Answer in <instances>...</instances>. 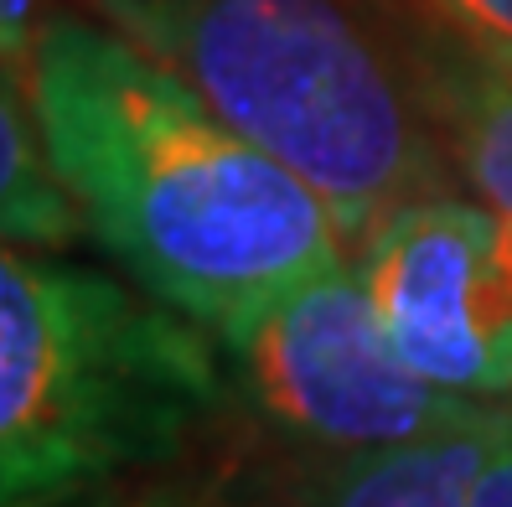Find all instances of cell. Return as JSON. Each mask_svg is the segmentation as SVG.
Masks as SVG:
<instances>
[{"label": "cell", "instance_id": "6da1fadb", "mask_svg": "<svg viewBox=\"0 0 512 507\" xmlns=\"http://www.w3.org/2000/svg\"><path fill=\"white\" fill-rule=\"evenodd\" d=\"M26 88L88 238L213 337L347 259L326 197L109 21L57 11L32 47Z\"/></svg>", "mask_w": 512, "mask_h": 507}, {"label": "cell", "instance_id": "7a4b0ae2", "mask_svg": "<svg viewBox=\"0 0 512 507\" xmlns=\"http://www.w3.org/2000/svg\"><path fill=\"white\" fill-rule=\"evenodd\" d=\"M161 57L337 213L363 249L399 207L456 192L419 68V0H78Z\"/></svg>", "mask_w": 512, "mask_h": 507}, {"label": "cell", "instance_id": "3957f363", "mask_svg": "<svg viewBox=\"0 0 512 507\" xmlns=\"http://www.w3.org/2000/svg\"><path fill=\"white\" fill-rule=\"evenodd\" d=\"M233 399L218 337L42 244L0 238V507L171 471Z\"/></svg>", "mask_w": 512, "mask_h": 507}, {"label": "cell", "instance_id": "277c9868", "mask_svg": "<svg viewBox=\"0 0 512 507\" xmlns=\"http://www.w3.org/2000/svg\"><path fill=\"white\" fill-rule=\"evenodd\" d=\"M218 347L233 394L269 430L331 461L466 425L487 409L425 383L394 352L357 259L326 264L233 316Z\"/></svg>", "mask_w": 512, "mask_h": 507}, {"label": "cell", "instance_id": "5b68a950", "mask_svg": "<svg viewBox=\"0 0 512 507\" xmlns=\"http://www.w3.org/2000/svg\"><path fill=\"white\" fill-rule=\"evenodd\" d=\"M368 301L404 363L445 394L512 399V223L435 192L383 218L357 254Z\"/></svg>", "mask_w": 512, "mask_h": 507}, {"label": "cell", "instance_id": "8992f818", "mask_svg": "<svg viewBox=\"0 0 512 507\" xmlns=\"http://www.w3.org/2000/svg\"><path fill=\"white\" fill-rule=\"evenodd\" d=\"M419 68L456 182L512 223V63L419 0Z\"/></svg>", "mask_w": 512, "mask_h": 507}, {"label": "cell", "instance_id": "52a82bcc", "mask_svg": "<svg viewBox=\"0 0 512 507\" xmlns=\"http://www.w3.org/2000/svg\"><path fill=\"white\" fill-rule=\"evenodd\" d=\"M507 420V404H487L466 425L337 456L316 482L311 507H471L481 466Z\"/></svg>", "mask_w": 512, "mask_h": 507}, {"label": "cell", "instance_id": "ba28073f", "mask_svg": "<svg viewBox=\"0 0 512 507\" xmlns=\"http://www.w3.org/2000/svg\"><path fill=\"white\" fill-rule=\"evenodd\" d=\"M0 238L42 249H68L88 238L78 202L52 171L26 73L11 63H0Z\"/></svg>", "mask_w": 512, "mask_h": 507}, {"label": "cell", "instance_id": "9c48e42d", "mask_svg": "<svg viewBox=\"0 0 512 507\" xmlns=\"http://www.w3.org/2000/svg\"><path fill=\"white\" fill-rule=\"evenodd\" d=\"M78 507H223L213 487L202 482H166V471L156 476H135V482H119L109 492L83 497Z\"/></svg>", "mask_w": 512, "mask_h": 507}, {"label": "cell", "instance_id": "30bf717a", "mask_svg": "<svg viewBox=\"0 0 512 507\" xmlns=\"http://www.w3.org/2000/svg\"><path fill=\"white\" fill-rule=\"evenodd\" d=\"M68 6L73 0H0V63H11L16 73H26L42 26L57 11H68Z\"/></svg>", "mask_w": 512, "mask_h": 507}, {"label": "cell", "instance_id": "8fae6325", "mask_svg": "<svg viewBox=\"0 0 512 507\" xmlns=\"http://www.w3.org/2000/svg\"><path fill=\"white\" fill-rule=\"evenodd\" d=\"M445 21H456L471 42L512 63V0H425Z\"/></svg>", "mask_w": 512, "mask_h": 507}, {"label": "cell", "instance_id": "7c38bea8", "mask_svg": "<svg viewBox=\"0 0 512 507\" xmlns=\"http://www.w3.org/2000/svg\"><path fill=\"white\" fill-rule=\"evenodd\" d=\"M471 507H512V420H507V430L497 435L487 466H481V482H476Z\"/></svg>", "mask_w": 512, "mask_h": 507}, {"label": "cell", "instance_id": "4fadbf2b", "mask_svg": "<svg viewBox=\"0 0 512 507\" xmlns=\"http://www.w3.org/2000/svg\"><path fill=\"white\" fill-rule=\"evenodd\" d=\"M507 409H512V399H507Z\"/></svg>", "mask_w": 512, "mask_h": 507}, {"label": "cell", "instance_id": "5bb4252c", "mask_svg": "<svg viewBox=\"0 0 512 507\" xmlns=\"http://www.w3.org/2000/svg\"><path fill=\"white\" fill-rule=\"evenodd\" d=\"M502 63H507V57H502Z\"/></svg>", "mask_w": 512, "mask_h": 507}]
</instances>
